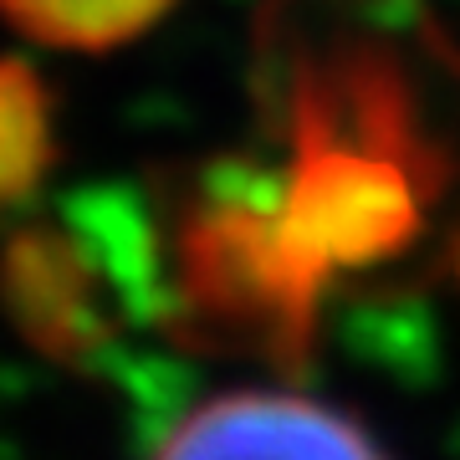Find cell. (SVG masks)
<instances>
[{
  "label": "cell",
  "instance_id": "obj_1",
  "mask_svg": "<svg viewBox=\"0 0 460 460\" xmlns=\"http://www.w3.org/2000/svg\"><path fill=\"white\" fill-rule=\"evenodd\" d=\"M328 271L287 226L281 174L210 159L159 210V332L190 353L307 374Z\"/></svg>",
  "mask_w": 460,
  "mask_h": 460
},
{
  "label": "cell",
  "instance_id": "obj_2",
  "mask_svg": "<svg viewBox=\"0 0 460 460\" xmlns=\"http://www.w3.org/2000/svg\"><path fill=\"white\" fill-rule=\"evenodd\" d=\"M159 307V210L128 184H83L0 235V313L66 374H108Z\"/></svg>",
  "mask_w": 460,
  "mask_h": 460
},
{
  "label": "cell",
  "instance_id": "obj_3",
  "mask_svg": "<svg viewBox=\"0 0 460 460\" xmlns=\"http://www.w3.org/2000/svg\"><path fill=\"white\" fill-rule=\"evenodd\" d=\"M425 154L404 108L358 87L307 83L292 102V164L281 174L287 226L323 271L389 266L425 230Z\"/></svg>",
  "mask_w": 460,
  "mask_h": 460
},
{
  "label": "cell",
  "instance_id": "obj_4",
  "mask_svg": "<svg viewBox=\"0 0 460 460\" xmlns=\"http://www.w3.org/2000/svg\"><path fill=\"white\" fill-rule=\"evenodd\" d=\"M154 460H389L384 445L323 399L292 389L215 394L169 429Z\"/></svg>",
  "mask_w": 460,
  "mask_h": 460
},
{
  "label": "cell",
  "instance_id": "obj_5",
  "mask_svg": "<svg viewBox=\"0 0 460 460\" xmlns=\"http://www.w3.org/2000/svg\"><path fill=\"white\" fill-rule=\"evenodd\" d=\"M57 164L51 87L26 57H0V226H16Z\"/></svg>",
  "mask_w": 460,
  "mask_h": 460
},
{
  "label": "cell",
  "instance_id": "obj_6",
  "mask_svg": "<svg viewBox=\"0 0 460 460\" xmlns=\"http://www.w3.org/2000/svg\"><path fill=\"white\" fill-rule=\"evenodd\" d=\"M174 0H0L21 36L62 51H113L169 16Z\"/></svg>",
  "mask_w": 460,
  "mask_h": 460
},
{
  "label": "cell",
  "instance_id": "obj_7",
  "mask_svg": "<svg viewBox=\"0 0 460 460\" xmlns=\"http://www.w3.org/2000/svg\"><path fill=\"white\" fill-rule=\"evenodd\" d=\"M456 271H460V251H456Z\"/></svg>",
  "mask_w": 460,
  "mask_h": 460
}]
</instances>
